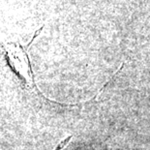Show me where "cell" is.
<instances>
[{
  "label": "cell",
  "mask_w": 150,
  "mask_h": 150,
  "mask_svg": "<svg viewBox=\"0 0 150 150\" xmlns=\"http://www.w3.org/2000/svg\"><path fill=\"white\" fill-rule=\"evenodd\" d=\"M72 138H73V136H69L68 138H66L65 139H63L61 142H59V144L56 146L54 150H62L63 148H65L66 146H67V144L69 143V142L71 140Z\"/></svg>",
  "instance_id": "cell-1"
}]
</instances>
